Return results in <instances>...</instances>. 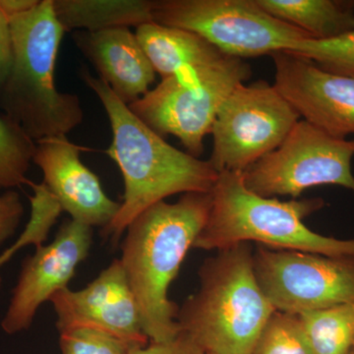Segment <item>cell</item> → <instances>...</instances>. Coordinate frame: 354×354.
Returning a JSON list of instances; mask_svg holds the SVG:
<instances>
[{
  "label": "cell",
  "mask_w": 354,
  "mask_h": 354,
  "mask_svg": "<svg viewBox=\"0 0 354 354\" xmlns=\"http://www.w3.org/2000/svg\"><path fill=\"white\" fill-rule=\"evenodd\" d=\"M256 278L277 311L290 314L354 304V256L330 257L258 245Z\"/></svg>",
  "instance_id": "9c48e42d"
},
{
  "label": "cell",
  "mask_w": 354,
  "mask_h": 354,
  "mask_svg": "<svg viewBox=\"0 0 354 354\" xmlns=\"http://www.w3.org/2000/svg\"><path fill=\"white\" fill-rule=\"evenodd\" d=\"M92 228L73 220L65 221L53 242L37 247L34 255L24 261L2 319L6 334L29 329L39 307L68 288L77 268L90 252Z\"/></svg>",
  "instance_id": "8fae6325"
},
{
  "label": "cell",
  "mask_w": 354,
  "mask_h": 354,
  "mask_svg": "<svg viewBox=\"0 0 354 354\" xmlns=\"http://www.w3.org/2000/svg\"><path fill=\"white\" fill-rule=\"evenodd\" d=\"M32 162L43 171L44 185L71 220L88 227H108L120 211L102 189L101 181L81 160L82 148L66 136L36 142Z\"/></svg>",
  "instance_id": "5bb4252c"
},
{
  "label": "cell",
  "mask_w": 354,
  "mask_h": 354,
  "mask_svg": "<svg viewBox=\"0 0 354 354\" xmlns=\"http://www.w3.org/2000/svg\"><path fill=\"white\" fill-rule=\"evenodd\" d=\"M17 248H16L15 246H11L10 248L7 249L6 251H4L3 253L0 255V269H1L2 266L6 264L7 261L10 259L11 257L17 252ZM1 283H2V278L1 274H0V288H1Z\"/></svg>",
  "instance_id": "83f0119b"
},
{
  "label": "cell",
  "mask_w": 354,
  "mask_h": 354,
  "mask_svg": "<svg viewBox=\"0 0 354 354\" xmlns=\"http://www.w3.org/2000/svg\"><path fill=\"white\" fill-rule=\"evenodd\" d=\"M206 354H209V353H206Z\"/></svg>",
  "instance_id": "4dcf8cb0"
},
{
  "label": "cell",
  "mask_w": 354,
  "mask_h": 354,
  "mask_svg": "<svg viewBox=\"0 0 354 354\" xmlns=\"http://www.w3.org/2000/svg\"><path fill=\"white\" fill-rule=\"evenodd\" d=\"M59 334L62 354H130L133 349L140 348L91 328H72Z\"/></svg>",
  "instance_id": "603a6c76"
},
{
  "label": "cell",
  "mask_w": 354,
  "mask_h": 354,
  "mask_svg": "<svg viewBox=\"0 0 354 354\" xmlns=\"http://www.w3.org/2000/svg\"><path fill=\"white\" fill-rule=\"evenodd\" d=\"M152 14L157 24L194 32L241 59L288 51L311 39L266 12L256 0H155Z\"/></svg>",
  "instance_id": "8992f818"
},
{
  "label": "cell",
  "mask_w": 354,
  "mask_h": 354,
  "mask_svg": "<svg viewBox=\"0 0 354 354\" xmlns=\"http://www.w3.org/2000/svg\"><path fill=\"white\" fill-rule=\"evenodd\" d=\"M13 62L0 87V109L34 141L66 136L82 123L78 95L62 93L55 66L64 29L55 17L53 0L9 20Z\"/></svg>",
  "instance_id": "3957f363"
},
{
  "label": "cell",
  "mask_w": 354,
  "mask_h": 354,
  "mask_svg": "<svg viewBox=\"0 0 354 354\" xmlns=\"http://www.w3.org/2000/svg\"><path fill=\"white\" fill-rule=\"evenodd\" d=\"M59 332L72 328L102 330L144 346L150 342L144 334L136 299L120 259H115L80 290L58 291L50 299Z\"/></svg>",
  "instance_id": "4fadbf2b"
},
{
  "label": "cell",
  "mask_w": 354,
  "mask_h": 354,
  "mask_svg": "<svg viewBox=\"0 0 354 354\" xmlns=\"http://www.w3.org/2000/svg\"><path fill=\"white\" fill-rule=\"evenodd\" d=\"M351 6H353V8L354 9V1H351Z\"/></svg>",
  "instance_id": "f1b7e54d"
},
{
  "label": "cell",
  "mask_w": 354,
  "mask_h": 354,
  "mask_svg": "<svg viewBox=\"0 0 354 354\" xmlns=\"http://www.w3.org/2000/svg\"><path fill=\"white\" fill-rule=\"evenodd\" d=\"M299 120L274 85L264 81L239 84L216 114L209 164L218 174L243 172L276 150Z\"/></svg>",
  "instance_id": "ba28073f"
},
{
  "label": "cell",
  "mask_w": 354,
  "mask_h": 354,
  "mask_svg": "<svg viewBox=\"0 0 354 354\" xmlns=\"http://www.w3.org/2000/svg\"><path fill=\"white\" fill-rule=\"evenodd\" d=\"M297 315L313 354H348L354 348V304Z\"/></svg>",
  "instance_id": "d6986e66"
},
{
  "label": "cell",
  "mask_w": 354,
  "mask_h": 354,
  "mask_svg": "<svg viewBox=\"0 0 354 354\" xmlns=\"http://www.w3.org/2000/svg\"><path fill=\"white\" fill-rule=\"evenodd\" d=\"M250 76V65L241 58L227 57L202 87L187 88L169 77L128 106L162 138L174 135L189 155L198 158L221 104Z\"/></svg>",
  "instance_id": "30bf717a"
},
{
  "label": "cell",
  "mask_w": 354,
  "mask_h": 354,
  "mask_svg": "<svg viewBox=\"0 0 354 354\" xmlns=\"http://www.w3.org/2000/svg\"><path fill=\"white\" fill-rule=\"evenodd\" d=\"M13 62L10 22L0 10V87L6 80Z\"/></svg>",
  "instance_id": "484cf974"
},
{
  "label": "cell",
  "mask_w": 354,
  "mask_h": 354,
  "mask_svg": "<svg viewBox=\"0 0 354 354\" xmlns=\"http://www.w3.org/2000/svg\"><path fill=\"white\" fill-rule=\"evenodd\" d=\"M130 354H206L190 335L180 332L176 339L165 342H149L133 349Z\"/></svg>",
  "instance_id": "d4e9b609"
},
{
  "label": "cell",
  "mask_w": 354,
  "mask_h": 354,
  "mask_svg": "<svg viewBox=\"0 0 354 354\" xmlns=\"http://www.w3.org/2000/svg\"><path fill=\"white\" fill-rule=\"evenodd\" d=\"M84 83L101 102L113 131L106 150L120 167L124 194L120 211L102 234L115 242L137 216L165 198L179 193H209L218 174L209 160H199L169 145L139 120L108 84L81 69Z\"/></svg>",
  "instance_id": "6da1fadb"
},
{
  "label": "cell",
  "mask_w": 354,
  "mask_h": 354,
  "mask_svg": "<svg viewBox=\"0 0 354 354\" xmlns=\"http://www.w3.org/2000/svg\"><path fill=\"white\" fill-rule=\"evenodd\" d=\"M288 53L307 58L330 73L354 76V31L334 39H304Z\"/></svg>",
  "instance_id": "7402d4cb"
},
{
  "label": "cell",
  "mask_w": 354,
  "mask_h": 354,
  "mask_svg": "<svg viewBox=\"0 0 354 354\" xmlns=\"http://www.w3.org/2000/svg\"><path fill=\"white\" fill-rule=\"evenodd\" d=\"M271 57L274 87L300 118L337 138L354 134V76L330 73L288 51Z\"/></svg>",
  "instance_id": "7c38bea8"
},
{
  "label": "cell",
  "mask_w": 354,
  "mask_h": 354,
  "mask_svg": "<svg viewBox=\"0 0 354 354\" xmlns=\"http://www.w3.org/2000/svg\"><path fill=\"white\" fill-rule=\"evenodd\" d=\"M136 37L156 73L185 87H202L228 55L199 35L155 22L137 28Z\"/></svg>",
  "instance_id": "2e32d148"
},
{
  "label": "cell",
  "mask_w": 354,
  "mask_h": 354,
  "mask_svg": "<svg viewBox=\"0 0 354 354\" xmlns=\"http://www.w3.org/2000/svg\"><path fill=\"white\" fill-rule=\"evenodd\" d=\"M348 354H354V348L353 349V351H351V353H349Z\"/></svg>",
  "instance_id": "f546056e"
},
{
  "label": "cell",
  "mask_w": 354,
  "mask_h": 354,
  "mask_svg": "<svg viewBox=\"0 0 354 354\" xmlns=\"http://www.w3.org/2000/svg\"><path fill=\"white\" fill-rule=\"evenodd\" d=\"M252 354H313L297 314L276 311L262 330Z\"/></svg>",
  "instance_id": "44dd1931"
},
{
  "label": "cell",
  "mask_w": 354,
  "mask_h": 354,
  "mask_svg": "<svg viewBox=\"0 0 354 354\" xmlns=\"http://www.w3.org/2000/svg\"><path fill=\"white\" fill-rule=\"evenodd\" d=\"M39 2V0H0V10L10 20L32 10Z\"/></svg>",
  "instance_id": "4316f807"
},
{
  "label": "cell",
  "mask_w": 354,
  "mask_h": 354,
  "mask_svg": "<svg viewBox=\"0 0 354 354\" xmlns=\"http://www.w3.org/2000/svg\"><path fill=\"white\" fill-rule=\"evenodd\" d=\"M274 17L295 26L313 39H329L354 31V9L337 0H256Z\"/></svg>",
  "instance_id": "ac0fdd59"
},
{
  "label": "cell",
  "mask_w": 354,
  "mask_h": 354,
  "mask_svg": "<svg viewBox=\"0 0 354 354\" xmlns=\"http://www.w3.org/2000/svg\"><path fill=\"white\" fill-rule=\"evenodd\" d=\"M354 139L328 134L299 120L272 152L242 172L246 187L266 198H298L311 187L337 185L354 193Z\"/></svg>",
  "instance_id": "52a82bcc"
},
{
  "label": "cell",
  "mask_w": 354,
  "mask_h": 354,
  "mask_svg": "<svg viewBox=\"0 0 354 354\" xmlns=\"http://www.w3.org/2000/svg\"><path fill=\"white\" fill-rule=\"evenodd\" d=\"M200 288L178 309L180 332L205 353L252 354L268 320L277 311L261 290L250 243H239L205 260Z\"/></svg>",
  "instance_id": "277c9868"
},
{
  "label": "cell",
  "mask_w": 354,
  "mask_h": 354,
  "mask_svg": "<svg viewBox=\"0 0 354 354\" xmlns=\"http://www.w3.org/2000/svg\"><path fill=\"white\" fill-rule=\"evenodd\" d=\"M65 32H99L153 22L152 0H53Z\"/></svg>",
  "instance_id": "e0dca14e"
},
{
  "label": "cell",
  "mask_w": 354,
  "mask_h": 354,
  "mask_svg": "<svg viewBox=\"0 0 354 354\" xmlns=\"http://www.w3.org/2000/svg\"><path fill=\"white\" fill-rule=\"evenodd\" d=\"M73 39L121 102L129 106L150 91L156 71L129 28L76 31Z\"/></svg>",
  "instance_id": "9a60e30c"
},
{
  "label": "cell",
  "mask_w": 354,
  "mask_h": 354,
  "mask_svg": "<svg viewBox=\"0 0 354 354\" xmlns=\"http://www.w3.org/2000/svg\"><path fill=\"white\" fill-rule=\"evenodd\" d=\"M212 206L209 193H185L174 204L157 203L127 228L120 262L150 342L180 334L178 307L169 298L186 254L202 232Z\"/></svg>",
  "instance_id": "7a4b0ae2"
},
{
  "label": "cell",
  "mask_w": 354,
  "mask_h": 354,
  "mask_svg": "<svg viewBox=\"0 0 354 354\" xmlns=\"http://www.w3.org/2000/svg\"><path fill=\"white\" fill-rule=\"evenodd\" d=\"M37 143L19 124L0 115V189L29 183L26 174L32 162Z\"/></svg>",
  "instance_id": "ffe728a7"
},
{
  "label": "cell",
  "mask_w": 354,
  "mask_h": 354,
  "mask_svg": "<svg viewBox=\"0 0 354 354\" xmlns=\"http://www.w3.org/2000/svg\"><path fill=\"white\" fill-rule=\"evenodd\" d=\"M208 220L193 248L218 251L257 242L274 250L300 251L330 257L354 256V239H337L312 232L306 216L322 209L321 198L279 201L246 187L242 172L223 171L211 191Z\"/></svg>",
  "instance_id": "5b68a950"
},
{
  "label": "cell",
  "mask_w": 354,
  "mask_h": 354,
  "mask_svg": "<svg viewBox=\"0 0 354 354\" xmlns=\"http://www.w3.org/2000/svg\"><path fill=\"white\" fill-rule=\"evenodd\" d=\"M24 215L19 194L9 190L0 196V245L13 236Z\"/></svg>",
  "instance_id": "cb8c5ba5"
}]
</instances>
